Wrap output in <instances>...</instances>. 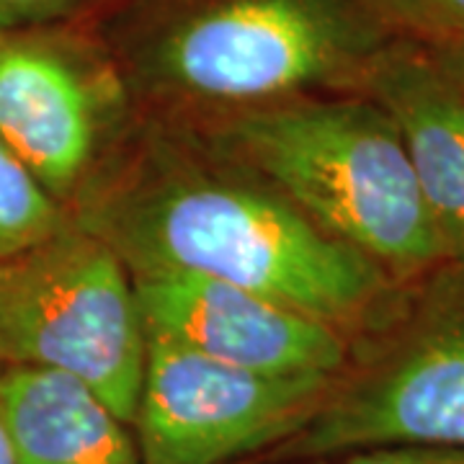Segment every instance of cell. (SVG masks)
Segmentation results:
<instances>
[{
  "label": "cell",
  "mask_w": 464,
  "mask_h": 464,
  "mask_svg": "<svg viewBox=\"0 0 464 464\" xmlns=\"http://www.w3.org/2000/svg\"><path fill=\"white\" fill-rule=\"evenodd\" d=\"M72 219L127 268H170L237 284L351 333L395 279L333 237L253 173L181 124L140 114Z\"/></svg>",
  "instance_id": "cell-1"
},
{
  "label": "cell",
  "mask_w": 464,
  "mask_h": 464,
  "mask_svg": "<svg viewBox=\"0 0 464 464\" xmlns=\"http://www.w3.org/2000/svg\"><path fill=\"white\" fill-rule=\"evenodd\" d=\"M91 26L140 111L173 121L353 93L390 44L359 0H119Z\"/></svg>",
  "instance_id": "cell-2"
},
{
  "label": "cell",
  "mask_w": 464,
  "mask_h": 464,
  "mask_svg": "<svg viewBox=\"0 0 464 464\" xmlns=\"http://www.w3.org/2000/svg\"><path fill=\"white\" fill-rule=\"evenodd\" d=\"M176 124L395 282L447 261L400 130L362 93L302 96Z\"/></svg>",
  "instance_id": "cell-3"
},
{
  "label": "cell",
  "mask_w": 464,
  "mask_h": 464,
  "mask_svg": "<svg viewBox=\"0 0 464 464\" xmlns=\"http://www.w3.org/2000/svg\"><path fill=\"white\" fill-rule=\"evenodd\" d=\"M464 449V261L395 286L348 333V356L315 415L276 459L362 449Z\"/></svg>",
  "instance_id": "cell-4"
},
{
  "label": "cell",
  "mask_w": 464,
  "mask_h": 464,
  "mask_svg": "<svg viewBox=\"0 0 464 464\" xmlns=\"http://www.w3.org/2000/svg\"><path fill=\"white\" fill-rule=\"evenodd\" d=\"M148 331L127 264L70 219L47 243L0 264V362L88 384L132 426Z\"/></svg>",
  "instance_id": "cell-5"
},
{
  "label": "cell",
  "mask_w": 464,
  "mask_h": 464,
  "mask_svg": "<svg viewBox=\"0 0 464 464\" xmlns=\"http://www.w3.org/2000/svg\"><path fill=\"white\" fill-rule=\"evenodd\" d=\"M140 119L91 24L0 32V140L72 212Z\"/></svg>",
  "instance_id": "cell-6"
},
{
  "label": "cell",
  "mask_w": 464,
  "mask_h": 464,
  "mask_svg": "<svg viewBox=\"0 0 464 464\" xmlns=\"http://www.w3.org/2000/svg\"><path fill=\"white\" fill-rule=\"evenodd\" d=\"M333 380L320 374L276 377L222 364L148 331L132 420L140 459L230 464L282 447L315 415Z\"/></svg>",
  "instance_id": "cell-7"
},
{
  "label": "cell",
  "mask_w": 464,
  "mask_h": 464,
  "mask_svg": "<svg viewBox=\"0 0 464 464\" xmlns=\"http://www.w3.org/2000/svg\"><path fill=\"white\" fill-rule=\"evenodd\" d=\"M145 328L222 364L261 374L335 377L348 333L237 284L170 268H130Z\"/></svg>",
  "instance_id": "cell-8"
},
{
  "label": "cell",
  "mask_w": 464,
  "mask_h": 464,
  "mask_svg": "<svg viewBox=\"0 0 464 464\" xmlns=\"http://www.w3.org/2000/svg\"><path fill=\"white\" fill-rule=\"evenodd\" d=\"M353 93L395 121L444 258L464 261V96L426 52L405 42L384 44Z\"/></svg>",
  "instance_id": "cell-9"
},
{
  "label": "cell",
  "mask_w": 464,
  "mask_h": 464,
  "mask_svg": "<svg viewBox=\"0 0 464 464\" xmlns=\"http://www.w3.org/2000/svg\"><path fill=\"white\" fill-rule=\"evenodd\" d=\"M0 405L16 464H142L130 423L65 372L3 364Z\"/></svg>",
  "instance_id": "cell-10"
},
{
  "label": "cell",
  "mask_w": 464,
  "mask_h": 464,
  "mask_svg": "<svg viewBox=\"0 0 464 464\" xmlns=\"http://www.w3.org/2000/svg\"><path fill=\"white\" fill-rule=\"evenodd\" d=\"M72 215L0 140V264L47 243Z\"/></svg>",
  "instance_id": "cell-11"
},
{
  "label": "cell",
  "mask_w": 464,
  "mask_h": 464,
  "mask_svg": "<svg viewBox=\"0 0 464 464\" xmlns=\"http://www.w3.org/2000/svg\"><path fill=\"white\" fill-rule=\"evenodd\" d=\"M390 42L436 50L464 42V0H359Z\"/></svg>",
  "instance_id": "cell-12"
},
{
  "label": "cell",
  "mask_w": 464,
  "mask_h": 464,
  "mask_svg": "<svg viewBox=\"0 0 464 464\" xmlns=\"http://www.w3.org/2000/svg\"><path fill=\"white\" fill-rule=\"evenodd\" d=\"M119 0H0V32L93 24Z\"/></svg>",
  "instance_id": "cell-13"
},
{
  "label": "cell",
  "mask_w": 464,
  "mask_h": 464,
  "mask_svg": "<svg viewBox=\"0 0 464 464\" xmlns=\"http://www.w3.org/2000/svg\"><path fill=\"white\" fill-rule=\"evenodd\" d=\"M338 464H464V449L459 447H374L351 451Z\"/></svg>",
  "instance_id": "cell-14"
},
{
  "label": "cell",
  "mask_w": 464,
  "mask_h": 464,
  "mask_svg": "<svg viewBox=\"0 0 464 464\" xmlns=\"http://www.w3.org/2000/svg\"><path fill=\"white\" fill-rule=\"evenodd\" d=\"M431 63L439 67V72L447 78L449 83L454 85L464 96V42L457 44H447V47H436V50H423Z\"/></svg>",
  "instance_id": "cell-15"
},
{
  "label": "cell",
  "mask_w": 464,
  "mask_h": 464,
  "mask_svg": "<svg viewBox=\"0 0 464 464\" xmlns=\"http://www.w3.org/2000/svg\"><path fill=\"white\" fill-rule=\"evenodd\" d=\"M0 372H3V362H0ZM0 464H16L11 439H8V429H5V418H3V405H0Z\"/></svg>",
  "instance_id": "cell-16"
},
{
  "label": "cell",
  "mask_w": 464,
  "mask_h": 464,
  "mask_svg": "<svg viewBox=\"0 0 464 464\" xmlns=\"http://www.w3.org/2000/svg\"><path fill=\"white\" fill-rule=\"evenodd\" d=\"M230 464H331L328 459H264V462H250V459H240V462Z\"/></svg>",
  "instance_id": "cell-17"
}]
</instances>
